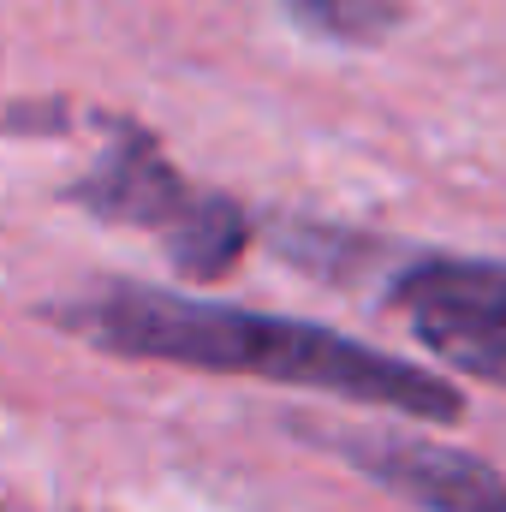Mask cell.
Returning a JSON list of instances; mask_svg holds the SVG:
<instances>
[{
	"label": "cell",
	"instance_id": "obj_3",
	"mask_svg": "<svg viewBox=\"0 0 506 512\" xmlns=\"http://www.w3.org/2000/svg\"><path fill=\"white\" fill-rule=\"evenodd\" d=\"M387 304L447 370L506 387V262L417 256L393 274Z\"/></svg>",
	"mask_w": 506,
	"mask_h": 512
},
{
	"label": "cell",
	"instance_id": "obj_1",
	"mask_svg": "<svg viewBox=\"0 0 506 512\" xmlns=\"http://www.w3.org/2000/svg\"><path fill=\"white\" fill-rule=\"evenodd\" d=\"M54 322L78 334L96 352L143 358V364H185V370H215V376H256L280 387H310L328 399L399 411L417 423H459L465 393L381 346H364L352 334H334L304 316H274L245 304H215V298H185V292H155V286H108L78 304H60Z\"/></svg>",
	"mask_w": 506,
	"mask_h": 512
},
{
	"label": "cell",
	"instance_id": "obj_4",
	"mask_svg": "<svg viewBox=\"0 0 506 512\" xmlns=\"http://www.w3.org/2000/svg\"><path fill=\"white\" fill-rule=\"evenodd\" d=\"M346 453L423 512H506V477L471 453L435 441H352Z\"/></svg>",
	"mask_w": 506,
	"mask_h": 512
},
{
	"label": "cell",
	"instance_id": "obj_5",
	"mask_svg": "<svg viewBox=\"0 0 506 512\" xmlns=\"http://www.w3.org/2000/svg\"><path fill=\"white\" fill-rule=\"evenodd\" d=\"M280 6H292L298 24H310L334 42H376L393 18L381 0H280Z\"/></svg>",
	"mask_w": 506,
	"mask_h": 512
},
{
	"label": "cell",
	"instance_id": "obj_2",
	"mask_svg": "<svg viewBox=\"0 0 506 512\" xmlns=\"http://www.w3.org/2000/svg\"><path fill=\"white\" fill-rule=\"evenodd\" d=\"M78 209H90L96 221L114 227H143L161 239V251L173 256V268L185 280H221L245 245H251V221L239 203L215 197V191H191L173 161L161 155V143L143 126H120L108 155L66 191Z\"/></svg>",
	"mask_w": 506,
	"mask_h": 512
}]
</instances>
